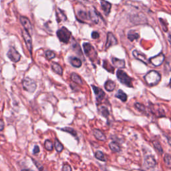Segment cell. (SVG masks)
<instances>
[{
	"label": "cell",
	"mask_w": 171,
	"mask_h": 171,
	"mask_svg": "<svg viewBox=\"0 0 171 171\" xmlns=\"http://www.w3.org/2000/svg\"><path fill=\"white\" fill-rule=\"evenodd\" d=\"M83 48L84 49L85 53L90 60L91 59L92 60L94 58H96V56H97V53L95 52L94 48L92 47L90 43L88 42L84 43Z\"/></svg>",
	"instance_id": "52a82bcc"
},
{
	"label": "cell",
	"mask_w": 171,
	"mask_h": 171,
	"mask_svg": "<svg viewBox=\"0 0 171 171\" xmlns=\"http://www.w3.org/2000/svg\"><path fill=\"white\" fill-rule=\"evenodd\" d=\"M20 20L21 24H22L23 27H24V30L30 34L31 32H32V26L30 20L25 16H21Z\"/></svg>",
	"instance_id": "30bf717a"
},
{
	"label": "cell",
	"mask_w": 171,
	"mask_h": 171,
	"mask_svg": "<svg viewBox=\"0 0 171 171\" xmlns=\"http://www.w3.org/2000/svg\"><path fill=\"white\" fill-rule=\"evenodd\" d=\"M92 88L93 89L94 92L96 95V100H97L98 102H100L105 97L104 92L103 91L101 88H100L94 85L92 86Z\"/></svg>",
	"instance_id": "8fae6325"
},
{
	"label": "cell",
	"mask_w": 171,
	"mask_h": 171,
	"mask_svg": "<svg viewBox=\"0 0 171 171\" xmlns=\"http://www.w3.org/2000/svg\"><path fill=\"white\" fill-rule=\"evenodd\" d=\"M56 19L58 23L61 22L62 21H66L67 20L65 13L60 8H57L56 9Z\"/></svg>",
	"instance_id": "e0dca14e"
},
{
	"label": "cell",
	"mask_w": 171,
	"mask_h": 171,
	"mask_svg": "<svg viewBox=\"0 0 171 171\" xmlns=\"http://www.w3.org/2000/svg\"><path fill=\"white\" fill-rule=\"evenodd\" d=\"M165 56L162 53H160L158 55H156L152 58H151L149 60V62H151L153 66H160L165 61Z\"/></svg>",
	"instance_id": "ba28073f"
},
{
	"label": "cell",
	"mask_w": 171,
	"mask_h": 171,
	"mask_svg": "<svg viewBox=\"0 0 171 171\" xmlns=\"http://www.w3.org/2000/svg\"><path fill=\"white\" fill-rule=\"evenodd\" d=\"M95 157L97 158L98 160H101V161L103 162H106L107 161L106 157L105 156L104 154L101 151H97L95 153Z\"/></svg>",
	"instance_id": "83f0119b"
},
{
	"label": "cell",
	"mask_w": 171,
	"mask_h": 171,
	"mask_svg": "<svg viewBox=\"0 0 171 171\" xmlns=\"http://www.w3.org/2000/svg\"><path fill=\"white\" fill-rule=\"evenodd\" d=\"M21 33H22V36L24 38V40L25 43H26L27 48L29 50L30 54L31 55L32 53V40L30 34L28 33L27 31L25 30H23L21 31Z\"/></svg>",
	"instance_id": "9c48e42d"
},
{
	"label": "cell",
	"mask_w": 171,
	"mask_h": 171,
	"mask_svg": "<svg viewBox=\"0 0 171 171\" xmlns=\"http://www.w3.org/2000/svg\"><path fill=\"white\" fill-rule=\"evenodd\" d=\"M115 82L111 80H108L104 84V88L108 92H112L115 89Z\"/></svg>",
	"instance_id": "ac0fdd59"
},
{
	"label": "cell",
	"mask_w": 171,
	"mask_h": 171,
	"mask_svg": "<svg viewBox=\"0 0 171 171\" xmlns=\"http://www.w3.org/2000/svg\"><path fill=\"white\" fill-rule=\"evenodd\" d=\"M21 171H34V170H32L31 169H23L21 170Z\"/></svg>",
	"instance_id": "7bdbcfd3"
},
{
	"label": "cell",
	"mask_w": 171,
	"mask_h": 171,
	"mask_svg": "<svg viewBox=\"0 0 171 171\" xmlns=\"http://www.w3.org/2000/svg\"><path fill=\"white\" fill-rule=\"evenodd\" d=\"M133 54L134 58L138 60L139 61L143 62L145 64H147L148 60L147 58V56H146L143 53H142L140 51H138V50H134L133 52Z\"/></svg>",
	"instance_id": "5bb4252c"
},
{
	"label": "cell",
	"mask_w": 171,
	"mask_h": 171,
	"mask_svg": "<svg viewBox=\"0 0 171 171\" xmlns=\"http://www.w3.org/2000/svg\"><path fill=\"white\" fill-rule=\"evenodd\" d=\"M32 160H33V162L35 164V165L36 166V167L39 169V170H40V171H45L44 167H43V166L41 165L40 162H38V161H36V160L33 159V158H32Z\"/></svg>",
	"instance_id": "e575fe53"
},
{
	"label": "cell",
	"mask_w": 171,
	"mask_h": 171,
	"mask_svg": "<svg viewBox=\"0 0 171 171\" xmlns=\"http://www.w3.org/2000/svg\"><path fill=\"white\" fill-rule=\"evenodd\" d=\"M89 16L90 17V20L93 21L94 23L97 24L99 23L100 20H102V17L100 16L99 12H98L95 9H93L90 11L89 12Z\"/></svg>",
	"instance_id": "4fadbf2b"
},
{
	"label": "cell",
	"mask_w": 171,
	"mask_h": 171,
	"mask_svg": "<svg viewBox=\"0 0 171 171\" xmlns=\"http://www.w3.org/2000/svg\"><path fill=\"white\" fill-rule=\"evenodd\" d=\"M144 80L148 85L151 86H154L160 82V80H161V76L156 71L151 70L144 76Z\"/></svg>",
	"instance_id": "6da1fadb"
},
{
	"label": "cell",
	"mask_w": 171,
	"mask_h": 171,
	"mask_svg": "<svg viewBox=\"0 0 171 171\" xmlns=\"http://www.w3.org/2000/svg\"><path fill=\"white\" fill-rule=\"evenodd\" d=\"M62 171H72V167L69 165H64L62 167Z\"/></svg>",
	"instance_id": "8d00e7d4"
},
{
	"label": "cell",
	"mask_w": 171,
	"mask_h": 171,
	"mask_svg": "<svg viewBox=\"0 0 171 171\" xmlns=\"http://www.w3.org/2000/svg\"><path fill=\"white\" fill-rule=\"evenodd\" d=\"M139 38V34L136 33V31L133 30H131L128 33V38L129 39L130 42H133L134 40H136Z\"/></svg>",
	"instance_id": "cb8c5ba5"
},
{
	"label": "cell",
	"mask_w": 171,
	"mask_h": 171,
	"mask_svg": "<svg viewBox=\"0 0 171 171\" xmlns=\"http://www.w3.org/2000/svg\"><path fill=\"white\" fill-rule=\"evenodd\" d=\"M100 37V34L98 31H93L92 33V39H94V40H96V39H98Z\"/></svg>",
	"instance_id": "74e56055"
},
{
	"label": "cell",
	"mask_w": 171,
	"mask_h": 171,
	"mask_svg": "<svg viewBox=\"0 0 171 171\" xmlns=\"http://www.w3.org/2000/svg\"><path fill=\"white\" fill-rule=\"evenodd\" d=\"M164 160H165V163L166 164V165L170 167V162H171V158H170V156L169 155H166L165 158H164Z\"/></svg>",
	"instance_id": "836d02e7"
},
{
	"label": "cell",
	"mask_w": 171,
	"mask_h": 171,
	"mask_svg": "<svg viewBox=\"0 0 171 171\" xmlns=\"http://www.w3.org/2000/svg\"><path fill=\"white\" fill-rule=\"evenodd\" d=\"M153 145H154V147L155 148V149L160 154H162L163 153V150L162 148L161 147V145L157 141H155V142H153Z\"/></svg>",
	"instance_id": "4dcf8cb0"
},
{
	"label": "cell",
	"mask_w": 171,
	"mask_h": 171,
	"mask_svg": "<svg viewBox=\"0 0 171 171\" xmlns=\"http://www.w3.org/2000/svg\"><path fill=\"white\" fill-rule=\"evenodd\" d=\"M98 110H99V112H100V114L102 115V116H103L104 117H105V118H108V116L110 115V112H109V111H108V108H106V107H105V106H100V107H99V108H98Z\"/></svg>",
	"instance_id": "484cf974"
},
{
	"label": "cell",
	"mask_w": 171,
	"mask_h": 171,
	"mask_svg": "<svg viewBox=\"0 0 171 171\" xmlns=\"http://www.w3.org/2000/svg\"><path fill=\"white\" fill-rule=\"evenodd\" d=\"M70 78H71V80H72L74 82L78 84H83L82 80L81 79V78L79 75L77 74L76 73L74 72L71 74Z\"/></svg>",
	"instance_id": "7402d4cb"
},
{
	"label": "cell",
	"mask_w": 171,
	"mask_h": 171,
	"mask_svg": "<svg viewBox=\"0 0 171 171\" xmlns=\"http://www.w3.org/2000/svg\"><path fill=\"white\" fill-rule=\"evenodd\" d=\"M116 76L118 80L120 81V83H122L128 87H133V79L125 72L121 70H118L117 71Z\"/></svg>",
	"instance_id": "7a4b0ae2"
},
{
	"label": "cell",
	"mask_w": 171,
	"mask_h": 171,
	"mask_svg": "<svg viewBox=\"0 0 171 171\" xmlns=\"http://www.w3.org/2000/svg\"><path fill=\"white\" fill-rule=\"evenodd\" d=\"M60 130H62V131H64V132H66V133H70V134H72V136H76L77 137V133H76V132L75 131V130H74L73 128H60Z\"/></svg>",
	"instance_id": "f546056e"
},
{
	"label": "cell",
	"mask_w": 171,
	"mask_h": 171,
	"mask_svg": "<svg viewBox=\"0 0 171 171\" xmlns=\"http://www.w3.org/2000/svg\"><path fill=\"white\" fill-rule=\"evenodd\" d=\"M100 3L103 12H104L106 16H108L110 12V10H111L112 4L110 2L106 1V0H101Z\"/></svg>",
	"instance_id": "9a60e30c"
},
{
	"label": "cell",
	"mask_w": 171,
	"mask_h": 171,
	"mask_svg": "<svg viewBox=\"0 0 171 171\" xmlns=\"http://www.w3.org/2000/svg\"><path fill=\"white\" fill-rule=\"evenodd\" d=\"M78 2H80L81 3H86L88 2V0H76Z\"/></svg>",
	"instance_id": "b9f144b4"
},
{
	"label": "cell",
	"mask_w": 171,
	"mask_h": 171,
	"mask_svg": "<svg viewBox=\"0 0 171 171\" xmlns=\"http://www.w3.org/2000/svg\"><path fill=\"white\" fill-rule=\"evenodd\" d=\"M45 53L46 58H47V59L49 60H52V59L56 58V53L51 50L46 51Z\"/></svg>",
	"instance_id": "1f68e13d"
},
{
	"label": "cell",
	"mask_w": 171,
	"mask_h": 171,
	"mask_svg": "<svg viewBox=\"0 0 171 171\" xmlns=\"http://www.w3.org/2000/svg\"><path fill=\"white\" fill-rule=\"evenodd\" d=\"M70 62L75 67H80L82 66V61L77 57H70Z\"/></svg>",
	"instance_id": "ffe728a7"
},
{
	"label": "cell",
	"mask_w": 171,
	"mask_h": 171,
	"mask_svg": "<svg viewBox=\"0 0 171 171\" xmlns=\"http://www.w3.org/2000/svg\"><path fill=\"white\" fill-rule=\"evenodd\" d=\"M4 127H5L4 122H3V120L0 119V131H3L4 130Z\"/></svg>",
	"instance_id": "60d3db41"
},
{
	"label": "cell",
	"mask_w": 171,
	"mask_h": 171,
	"mask_svg": "<svg viewBox=\"0 0 171 171\" xmlns=\"http://www.w3.org/2000/svg\"><path fill=\"white\" fill-rule=\"evenodd\" d=\"M135 107L140 112H145L146 110L145 106L141 104H139V103H136V104H135Z\"/></svg>",
	"instance_id": "d590c367"
},
{
	"label": "cell",
	"mask_w": 171,
	"mask_h": 171,
	"mask_svg": "<svg viewBox=\"0 0 171 171\" xmlns=\"http://www.w3.org/2000/svg\"><path fill=\"white\" fill-rule=\"evenodd\" d=\"M94 136L96 138V139H98V140L105 141L106 140V137L105 136V134L103 133L102 131H100L98 129L94 130Z\"/></svg>",
	"instance_id": "d6986e66"
},
{
	"label": "cell",
	"mask_w": 171,
	"mask_h": 171,
	"mask_svg": "<svg viewBox=\"0 0 171 171\" xmlns=\"http://www.w3.org/2000/svg\"><path fill=\"white\" fill-rule=\"evenodd\" d=\"M8 58L13 62H18L21 59L20 53L17 52L14 47H10L7 53Z\"/></svg>",
	"instance_id": "8992f818"
},
{
	"label": "cell",
	"mask_w": 171,
	"mask_h": 171,
	"mask_svg": "<svg viewBox=\"0 0 171 171\" xmlns=\"http://www.w3.org/2000/svg\"><path fill=\"white\" fill-rule=\"evenodd\" d=\"M57 36L58 39L64 44H67L69 42L71 37V32L65 27H62L57 31Z\"/></svg>",
	"instance_id": "3957f363"
},
{
	"label": "cell",
	"mask_w": 171,
	"mask_h": 171,
	"mask_svg": "<svg viewBox=\"0 0 171 171\" xmlns=\"http://www.w3.org/2000/svg\"><path fill=\"white\" fill-rule=\"evenodd\" d=\"M156 165V160L152 155L146 156L143 164V168L145 171H153Z\"/></svg>",
	"instance_id": "5b68a950"
},
{
	"label": "cell",
	"mask_w": 171,
	"mask_h": 171,
	"mask_svg": "<svg viewBox=\"0 0 171 171\" xmlns=\"http://www.w3.org/2000/svg\"><path fill=\"white\" fill-rule=\"evenodd\" d=\"M78 19H80V21H82V20H88V14L84 10H80L77 13Z\"/></svg>",
	"instance_id": "4316f807"
},
{
	"label": "cell",
	"mask_w": 171,
	"mask_h": 171,
	"mask_svg": "<svg viewBox=\"0 0 171 171\" xmlns=\"http://www.w3.org/2000/svg\"><path fill=\"white\" fill-rule=\"evenodd\" d=\"M109 147L110 148V149L112 150V151L115 152H118L121 151L120 147L119 146V144L116 143L115 142H112L111 143H110Z\"/></svg>",
	"instance_id": "d4e9b609"
},
{
	"label": "cell",
	"mask_w": 171,
	"mask_h": 171,
	"mask_svg": "<svg viewBox=\"0 0 171 171\" xmlns=\"http://www.w3.org/2000/svg\"><path fill=\"white\" fill-rule=\"evenodd\" d=\"M52 69L56 74L59 75H62L63 69L61 66L59 65L58 64L53 62L52 64Z\"/></svg>",
	"instance_id": "44dd1931"
},
{
	"label": "cell",
	"mask_w": 171,
	"mask_h": 171,
	"mask_svg": "<svg viewBox=\"0 0 171 171\" xmlns=\"http://www.w3.org/2000/svg\"><path fill=\"white\" fill-rule=\"evenodd\" d=\"M1 48H2V46H1V41H0V49H1Z\"/></svg>",
	"instance_id": "ee69618b"
},
{
	"label": "cell",
	"mask_w": 171,
	"mask_h": 171,
	"mask_svg": "<svg viewBox=\"0 0 171 171\" xmlns=\"http://www.w3.org/2000/svg\"><path fill=\"white\" fill-rule=\"evenodd\" d=\"M54 147L55 148L57 152H61L63 150H64V147L63 145L62 144L61 142H60L58 139H56L55 142H54Z\"/></svg>",
	"instance_id": "f1b7e54d"
},
{
	"label": "cell",
	"mask_w": 171,
	"mask_h": 171,
	"mask_svg": "<svg viewBox=\"0 0 171 171\" xmlns=\"http://www.w3.org/2000/svg\"><path fill=\"white\" fill-rule=\"evenodd\" d=\"M116 97L120 99L121 101L126 102L127 100L128 96L125 94V92H123L122 90H118V91L117 92V93L116 94Z\"/></svg>",
	"instance_id": "603a6c76"
},
{
	"label": "cell",
	"mask_w": 171,
	"mask_h": 171,
	"mask_svg": "<svg viewBox=\"0 0 171 171\" xmlns=\"http://www.w3.org/2000/svg\"><path fill=\"white\" fill-rule=\"evenodd\" d=\"M118 44V41L111 32H108L107 34V41L106 44V49H108L113 45H115Z\"/></svg>",
	"instance_id": "7c38bea8"
},
{
	"label": "cell",
	"mask_w": 171,
	"mask_h": 171,
	"mask_svg": "<svg viewBox=\"0 0 171 171\" xmlns=\"http://www.w3.org/2000/svg\"><path fill=\"white\" fill-rule=\"evenodd\" d=\"M112 61L113 65L116 67H118V68H124V67H125V61L124 60H120L113 57L112 58Z\"/></svg>",
	"instance_id": "2e32d148"
},
{
	"label": "cell",
	"mask_w": 171,
	"mask_h": 171,
	"mask_svg": "<svg viewBox=\"0 0 171 171\" xmlns=\"http://www.w3.org/2000/svg\"><path fill=\"white\" fill-rule=\"evenodd\" d=\"M39 152H40V147H39L38 145H35V147H34V151H33L34 155L38 154Z\"/></svg>",
	"instance_id": "f35d334b"
},
{
	"label": "cell",
	"mask_w": 171,
	"mask_h": 171,
	"mask_svg": "<svg viewBox=\"0 0 171 171\" xmlns=\"http://www.w3.org/2000/svg\"><path fill=\"white\" fill-rule=\"evenodd\" d=\"M159 20H160V22L162 24V26L163 30L165 31H166V30H165V26H166L167 27V25H168V24H165V23H166V21H164L162 18H160V19H159Z\"/></svg>",
	"instance_id": "ab89813d"
},
{
	"label": "cell",
	"mask_w": 171,
	"mask_h": 171,
	"mask_svg": "<svg viewBox=\"0 0 171 171\" xmlns=\"http://www.w3.org/2000/svg\"><path fill=\"white\" fill-rule=\"evenodd\" d=\"M44 147L46 148V150H48V151H51L53 150V143L52 142L49 140H46L45 141V143H44Z\"/></svg>",
	"instance_id": "d6a6232c"
},
{
	"label": "cell",
	"mask_w": 171,
	"mask_h": 171,
	"mask_svg": "<svg viewBox=\"0 0 171 171\" xmlns=\"http://www.w3.org/2000/svg\"><path fill=\"white\" fill-rule=\"evenodd\" d=\"M22 85L24 90L28 92H30V93L34 92L37 88V84L35 82L28 77L25 78L23 80Z\"/></svg>",
	"instance_id": "277c9868"
}]
</instances>
